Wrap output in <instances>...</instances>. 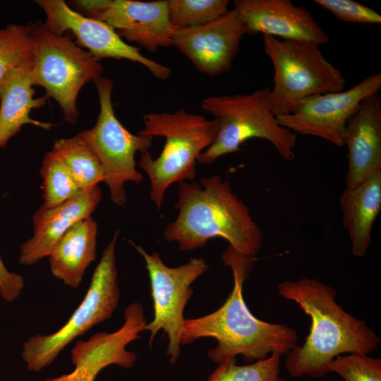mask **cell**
Listing matches in <instances>:
<instances>
[{
	"label": "cell",
	"instance_id": "obj_30",
	"mask_svg": "<svg viewBox=\"0 0 381 381\" xmlns=\"http://www.w3.org/2000/svg\"><path fill=\"white\" fill-rule=\"evenodd\" d=\"M109 0H77L70 3L73 8L80 10L84 16L93 18L100 12L108 4Z\"/></svg>",
	"mask_w": 381,
	"mask_h": 381
},
{
	"label": "cell",
	"instance_id": "obj_26",
	"mask_svg": "<svg viewBox=\"0 0 381 381\" xmlns=\"http://www.w3.org/2000/svg\"><path fill=\"white\" fill-rule=\"evenodd\" d=\"M281 356L272 353L252 363L238 365L236 358L219 363L207 381H285L279 376Z\"/></svg>",
	"mask_w": 381,
	"mask_h": 381
},
{
	"label": "cell",
	"instance_id": "obj_4",
	"mask_svg": "<svg viewBox=\"0 0 381 381\" xmlns=\"http://www.w3.org/2000/svg\"><path fill=\"white\" fill-rule=\"evenodd\" d=\"M143 123L144 128L138 133L165 139L157 159L146 150L140 153L138 163L149 177L150 198L160 210L166 190L171 184L194 180L198 157L214 143L219 123L183 109L174 113L147 114L143 116Z\"/></svg>",
	"mask_w": 381,
	"mask_h": 381
},
{
	"label": "cell",
	"instance_id": "obj_22",
	"mask_svg": "<svg viewBox=\"0 0 381 381\" xmlns=\"http://www.w3.org/2000/svg\"><path fill=\"white\" fill-rule=\"evenodd\" d=\"M52 150L62 159L81 189L97 186L104 181V171L98 157L80 134L56 140Z\"/></svg>",
	"mask_w": 381,
	"mask_h": 381
},
{
	"label": "cell",
	"instance_id": "obj_20",
	"mask_svg": "<svg viewBox=\"0 0 381 381\" xmlns=\"http://www.w3.org/2000/svg\"><path fill=\"white\" fill-rule=\"evenodd\" d=\"M339 207L351 252L363 258L372 241L373 226L381 210V171L353 188H345L339 198Z\"/></svg>",
	"mask_w": 381,
	"mask_h": 381
},
{
	"label": "cell",
	"instance_id": "obj_19",
	"mask_svg": "<svg viewBox=\"0 0 381 381\" xmlns=\"http://www.w3.org/2000/svg\"><path fill=\"white\" fill-rule=\"evenodd\" d=\"M32 61L26 62L8 72L0 82V149L16 135L25 124L49 130L53 124L32 119V109L44 106L47 95L35 98Z\"/></svg>",
	"mask_w": 381,
	"mask_h": 381
},
{
	"label": "cell",
	"instance_id": "obj_28",
	"mask_svg": "<svg viewBox=\"0 0 381 381\" xmlns=\"http://www.w3.org/2000/svg\"><path fill=\"white\" fill-rule=\"evenodd\" d=\"M338 20L354 23L380 24L381 16L373 8L353 0H314Z\"/></svg>",
	"mask_w": 381,
	"mask_h": 381
},
{
	"label": "cell",
	"instance_id": "obj_1",
	"mask_svg": "<svg viewBox=\"0 0 381 381\" xmlns=\"http://www.w3.org/2000/svg\"><path fill=\"white\" fill-rule=\"evenodd\" d=\"M277 293L292 301L310 317V332L301 346L286 355L285 367L294 377L321 378L329 365L344 353L368 354L377 349L380 338L364 320L346 312L336 301L337 291L316 279L303 277L278 284Z\"/></svg>",
	"mask_w": 381,
	"mask_h": 381
},
{
	"label": "cell",
	"instance_id": "obj_18",
	"mask_svg": "<svg viewBox=\"0 0 381 381\" xmlns=\"http://www.w3.org/2000/svg\"><path fill=\"white\" fill-rule=\"evenodd\" d=\"M344 145L348 148L346 188H353L381 171V100L378 93L365 98L349 120Z\"/></svg>",
	"mask_w": 381,
	"mask_h": 381
},
{
	"label": "cell",
	"instance_id": "obj_10",
	"mask_svg": "<svg viewBox=\"0 0 381 381\" xmlns=\"http://www.w3.org/2000/svg\"><path fill=\"white\" fill-rule=\"evenodd\" d=\"M128 242L143 258L149 274L154 318L144 330L150 332V346L158 332L163 329L169 338L167 354L169 362L174 363L181 355L180 335L185 321L184 309L193 293L191 284L209 265L200 257L190 258L183 265L170 267L164 263L158 252L150 254L141 246Z\"/></svg>",
	"mask_w": 381,
	"mask_h": 381
},
{
	"label": "cell",
	"instance_id": "obj_21",
	"mask_svg": "<svg viewBox=\"0 0 381 381\" xmlns=\"http://www.w3.org/2000/svg\"><path fill=\"white\" fill-rule=\"evenodd\" d=\"M97 224L91 217L75 223L56 242L48 258L52 274L78 288L95 260Z\"/></svg>",
	"mask_w": 381,
	"mask_h": 381
},
{
	"label": "cell",
	"instance_id": "obj_7",
	"mask_svg": "<svg viewBox=\"0 0 381 381\" xmlns=\"http://www.w3.org/2000/svg\"><path fill=\"white\" fill-rule=\"evenodd\" d=\"M33 40L32 78L48 97L60 106L66 121L73 124L78 117L76 102L83 86L102 77L103 66L64 35L51 32L40 21L29 24Z\"/></svg>",
	"mask_w": 381,
	"mask_h": 381
},
{
	"label": "cell",
	"instance_id": "obj_23",
	"mask_svg": "<svg viewBox=\"0 0 381 381\" xmlns=\"http://www.w3.org/2000/svg\"><path fill=\"white\" fill-rule=\"evenodd\" d=\"M40 173L42 177V205L46 207L59 205L82 190L62 159L53 150L45 155Z\"/></svg>",
	"mask_w": 381,
	"mask_h": 381
},
{
	"label": "cell",
	"instance_id": "obj_13",
	"mask_svg": "<svg viewBox=\"0 0 381 381\" xmlns=\"http://www.w3.org/2000/svg\"><path fill=\"white\" fill-rule=\"evenodd\" d=\"M124 323L114 332H102L90 337L87 341H79L71 351L75 368L69 373L44 381H95L104 368L115 364L130 368L137 356L126 350L131 341L141 337L140 332L147 324L142 305L130 304L124 312Z\"/></svg>",
	"mask_w": 381,
	"mask_h": 381
},
{
	"label": "cell",
	"instance_id": "obj_9",
	"mask_svg": "<svg viewBox=\"0 0 381 381\" xmlns=\"http://www.w3.org/2000/svg\"><path fill=\"white\" fill-rule=\"evenodd\" d=\"M99 101V114L94 127L79 134L98 157L104 171V181L111 201L123 205L126 200L124 184H138L143 176L137 170L135 156L149 148L153 137L128 131L115 115L111 94L114 83L107 78L95 81Z\"/></svg>",
	"mask_w": 381,
	"mask_h": 381
},
{
	"label": "cell",
	"instance_id": "obj_11",
	"mask_svg": "<svg viewBox=\"0 0 381 381\" xmlns=\"http://www.w3.org/2000/svg\"><path fill=\"white\" fill-rule=\"evenodd\" d=\"M381 73L371 75L352 87L313 95L303 99L294 111L277 116L293 133L320 138L337 147L344 145L347 123L366 97L378 93Z\"/></svg>",
	"mask_w": 381,
	"mask_h": 381
},
{
	"label": "cell",
	"instance_id": "obj_2",
	"mask_svg": "<svg viewBox=\"0 0 381 381\" xmlns=\"http://www.w3.org/2000/svg\"><path fill=\"white\" fill-rule=\"evenodd\" d=\"M255 259L230 246L225 250L222 260L233 273L232 291L217 310L185 319L180 335L181 346L200 338H214L217 341V346L207 354L212 362L219 363L238 355L243 356L248 363L265 359L272 353L282 356L296 344L298 334L293 328L257 318L245 303L243 286Z\"/></svg>",
	"mask_w": 381,
	"mask_h": 381
},
{
	"label": "cell",
	"instance_id": "obj_12",
	"mask_svg": "<svg viewBox=\"0 0 381 381\" xmlns=\"http://www.w3.org/2000/svg\"><path fill=\"white\" fill-rule=\"evenodd\" d=\"M46 16L45 26L56 35L70 31L75 44L87 49L97 60L103 58L126 59L145 66L157 78L167 80L171 70L143 55L140 49L126 43L116 31L101 20L75 11L63 0H37Z\"/></svg>",
	"mask_w": 381,
	"mask_h": 381
},
{
	"label": "cell",
	"instance_id": "obj_17",
	"mask_svg": "<svg viewBox=\"0 0 381 381\" xmlns=\"http://www.w3.org/2000/svg\"><path fill=\"white\" fill-rule=\"evenodd\" d=\"M98 186L82 189L54 207L42 206L33 216V236L20 248L19 262L32 265L48 257L61 237L77 222L90 217L102 199Z\"/></svg>",
	"mask_w": 381,
	"mask_h": 381
},
{
	"label": "cell",
	"instance_id": "obj_27",
	"mask_svg": "<svg viewBox=\"0 0 381 381\" xmlns=\"http://www.w3.org/2000/svg\"><path fill=\"white\" fill-rule=\"evenodd\" d=\"M328 368L345 381H381V360L367 354L339 355Z\"/></svg>",
	"mask_w": 381,
	"mask_h": 381
},
{
	"label": "cell",
	"instance_id": "obj_16",
	"mask_svg": "<svg viewBox=\"0 0 381 381\" xmlns=\"http://www.w3.org/2000/svg\"><path fill=\"white\" fill-rule=\"evenodd\" d=\"M113 28L118 35L149 52L172 45L174 29L170 23L167 0L141 1L109 0L93 18Z\"/></svg>",
	"mask_w": 381,
	"mask_h": 381
},
{
	"label": "cell",
	"instance_id": "obj_8",
	"mask_svg": "<svg viewBox=\"0 0 381 381\" xmlns=\"http://www.w3.org/2000/svg\"><path fill=\"white\" fill-rule=\"evenodd\" d=\"M119 233L114 232L104 248L84 298L66 323L52 334H37L23 343L22 357L29 370L49 366L75 338L113 315L120 298L115 255Z\"/></svg>",
	"mask_w": 381,
	"mask_h": 381
},
{
	"label": "cell",
	"instance_id": "obj_29",
	"mask_svg": "<svg viewBox=\"0 0 381 381\" xmlns=\"http://www.w3.org/2000/svg\"><path fill=\"white\" fill-rule=\"evenodd\" d=\"M24 287L21 276L9 272L0 257V294L7 301L17 298Z\"/></svg>",
	"mask_w": 381,
	"mask_h": 381
},
{
	"label": "cell",
	"instance_id": "obj_3",
	"mask_svg": "<svg viewBox=\"0 0 381 381\" xmlns=\"http://www.w3.org/2000/svg\"><path fill=\"white\" fill-rule=\"evenodd\" d=\"M176 219L167 224L164 237L176 242L181 251L203 248L214 238H222L236 251L255 257L262 233L249 209L219 175L200 182L178 183Z\"/></svg>",
	"mask_w": 381,
	"mask_h": 381
},
{
	"label": "cell",
	"instance_id": "obj_6",
	"mask_svg": "<svg viewBox=\"0 0 381 381\" xmlns=\"http://www.w3.org/2000/svg\"><path fill=\"white\" fill-rule=\"evenodd\" d=\"M264 51L274 67L271 109L276 116L292 113L308 97L343 90L346 79L311 42L263 35Z\"/></svg>",
	"mask_w": 381,
	"mask_h": 381
},
{
	"label": "cell",
	"instance_id": "obj_5",
	"mask_svg": "<svg viewBox=\"0 0 381 381\" xmlns=\"http://www.w3.org/2000/svg\"><path fill=\"white\" fill-rule=\"evenodd\" d=\"M270 90L265 87L248 94L205 98L201 107L218 121L219 131L197 162L212 164L223 155L240 150L241 145L252 138L267 140L284 160H294L297 135L279 123L271 109Z\"/></svg>",
	"mask_w": 381,
	"mask_h": 381
},
{
	"label": "cell",
	"instance_id": "obj_24",
	"mask_svg": "<svg viewBox=\"0 0 381 381\" xmlns=\"http://www.w3.org/2000/svg\"><path fill=\"white\" fill-rule=\"evenodd\" d=\"M228 0H167L174 30L199 27L212 22L228 11Z\"/></svg>",
	"mask_w": 381,
	"mask_h": 381
},
{
	"label": "cell",
	"instance_id": "obj_14",
	"mask_svg": "<svg viewBox=\"0 0 381 381\" xmlns=\"http://www.w3.org/2000/svg\"><path fill=\"white\" fill-rule=\"evenodd\" d=\"M246 35L232 8L205 25L174 30L172 45L201 73L218 76L230 70Z\"/></svg>",
	"mask_w": 381,
	"mask_h": 381
},
{
	"label": "cell",
	"instance_id": "obj_15",
	"mask_svg": "<svg viewBox=\"0 0 381 381\" xmlns=\"http://www.w3.org/2000/svg\"><path fill=\"white\" fill-rule=\"evenodd\" d=\"M245 34L262 33L286 40L314 42L320 46L329 37L310 11L290 0H235L234 8Z\"/></svg>",
	"mask_w": 381,
	"mask_h": 381
},
{
	"label": "cell",
	"instance_id": "obj_25",
	"mask_svg": "<svg viewBox=\"0 0 381 381\" xmlns=\"http://www.w3.org/2000/svg\"><path fill=\"white\" fill-rule=\"evenodd\" d=\"M33 56L29 25L9 24L0 30V82L8 72L32 61Z\"/></svg>",
	"mask_w": 381,
	"mask_h": 381
}]
</instances>
